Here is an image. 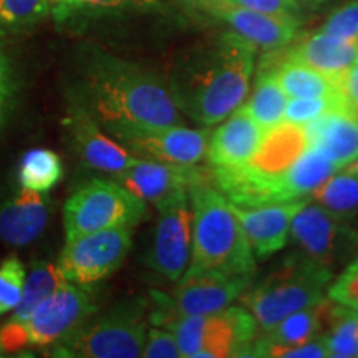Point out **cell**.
I'll list each match as a JSON object with an SVG mask.
<instances>
[{"label":"cell","mask_w":358,"mask_h":358,"mask_svg":"<svg viewBox=\"0 0 358 358\" xmlns=\"http://www.w3.org/2000/svg\"><path fill=\"white\" fill-rule=\"evenodd\" d=\"M73 108L110 134L120 129L181 124L168 83L140 65L111 57L93 58L75 87Z\"/></svg>","instance_id":"cell-1"},{"label":"cell","mask_w":358,"mask_h":358,"mask_svg":"<svg viewBox=\"0 0 358 358\" xmlns=\"http://www.w3.org/2000/svg\"><path fill=\"white\" fill-rule=\"evenodd\" d=\"M256 50L229 30L187 60L168 83L179 111L201 127H214L234 113L249 95Z\"/></svg>","instance_id":"cell-2"},{"label":"cell","mask_w":358,"mask_h":358,"mask_svg":"<svg viewBox=\"0 0 358 358\" xmlns=\"http://www.w3.org/2000/svg\"><path fill=\"white\" fill-rule=\"evenodd\" d=\"M192 213L191 271H216L232 275H256L257 257L231 209L229 199L203 174L189 186Z\"/></svg>","instance_id":"cell-3"},{"label":"cell","mask_w":358,"mask_h":358,"mask_svg":"<svg viewBox=\"0 0 358 358\" xmlns=\"http://www.w3.org/2000/svg\"><path fill=\"white\" fill-rule=\"evenodd\" d=\"M332 280V268L294 250L262 280H252L241 301L256 319L259 332H266L290 313L322 301Z\"/></svg>","instance_id":"cell-4"},{"label":"cell","mask_w":358,"mask_h":358,"mask_svg":"<svg viewBox=\"0 0 358 358\" xmlns=\"http://www.w3.org/2000/svg\"><path fill=\"white\" fill-rule=\"evenodd\" d=\"M92 285L66 284L38 303L25 319L0 327V353L57 345L96 312Z\"/></svg>","instance_id":"cell-5"},{"label":"cell","mask_w":358,"mask_h":358,"mask_svg":"<svg viewBox=\"0 0 358 358\" xmlns=\"http://www.w3.org/2000/svg\"><path fill=\"white\" fill-rule=\"evenodd\" d=\"M145 301L115 306L90 319L69 337L52 347L53 357L66 358H138L146 340Z\"/></svg>","instance_id":"cell-6"},{"label":"cell","mask_w":358,"mask_h":358,"mask_svg":"<svg viewBox=\"0 0 358 358\" xmlns=\"http://www.w3.org/2000/svg\"><path fill=\"white\" fill-rule=\"evenodd\" d=\"M176 335L182 358L250 357L259 325L245 307L186 315L164 327Z\"/></svg>","instance_id":"cell-7"},{"label":"cell","mask_w":358,"mask_h":358,"mask_svg":"<svg viewBox=\"0 0 358 358\" xmlns=\"http://www.w3.org/2000/svg\"><path fill=\"white\" fill-rule=\"evenodd\" d=\"M148 217V203L118 181L93 179L66 199L64 229L66 239L88 232L129 227Z\"/></svg>","instance_id":"cell-8"},{"label":"cell","mask_w":358,"mask_h":358,"mask_svg":"<svg viewBox=\"0 0 358 358\" xmlns=\"http://www.w3.org/2000/svg\"><path fill=\"white\" fill-rule=\"evenodd\" d=\"M252 280L254 275L186 268L171 295L153 294L155 307L151 310V322L158 327H166L179 317L222 310L232 306L236 299H241Z\"/></svg>","instance_id":"cell-9"},{"label":"cell","mask_w":358,"mask_h":358,"mask_svg":"<svg viewBox=\"0 0 358 358\" xmlns=\"http://www.w3.org/2000/svg\"><path fill=\"white\" fill-rule=\"evenodd\" d=\"M129 227L88 232L66 239L57 266L66 282L95 285L123 266L131 248Z\"/></svg>","instance_id":"cell-10"},{"label":"cell","mask_w":358,"mask_h":358,"mask_svg":"<svg viewBox=\"0 0 358 358\" xmlns=\"http://www.w3.org/2000/svg\"><path fill=\"white\" fill-rule=\"evenodd\" d=\"M289 236L297 252L332 271L358 248V232L345 217L327 211L312 199L294 217Z\"/></svg>","instance_id":"cell-11"},{"label":"cell","mask_w":358,"mask_h":358,"mask_svg":"<svg viewBox=\"0 0 358 358\" xmlns=\"http://www.w3.org/2000/svg\"><path fill=\"white\" fill-rule=\"evenodd\" d=\"M156 209L159 217L145 262L158 275L169 282H178L191 261L192 213L189 192H182Z\"/></svg>","instance_id":"cell-12"},{"label":"cell","mask_w":358,"mask_h":358,"mask_svg":"<svg viewBox=\"0 0 358 358\" xmlns=\"http://www.w3.org/2000/svg\"><path fill=\"white\" fill-rule=\"evenodd\" d=\"M209 134V129L173 124L159 128L120 129L111 133V136L136 158L191 168L206 158Z\"/></svg>","instance_id":"cell-13"},{"label":"cell","mask_w":358,"mask_h":358,"mask_svg":"<svg viewBox=\"0 0 358 358\" xmlns=\"http://www.w3.org/2000/svg\"><path fill=\"white\" fill-rule=\"evenodd\" d=\"M310 199L303 198L262 206H239L229 201V204L256 257L266 259L285 248L294 217Z\"/></svg>","instance_id":"cell-14"},{"label":"cell","mask_w":358,"mask_h":358,"mask_svg":"<svg viewBox=\"0 0 358 358\" xmlns=\"http://www.w3.org/2000/svg\"><path fill=\"white\" fill-rule=\"evenodd\" d=\"M199 7L229 25L232 32L262 50H279L297 37L301 20L292 17L272 15L252 8L231 6L224 2H204Z\"/></svg>","instance_id":"cell-15"},{"label":"cell","mask_w":358,"mask_h":358,"mask_svg":"<svg viewBox=\"0 0 358 358\" xmlns=\"http://www.w3.org/2000/svg\"><path fill=\"white\" fill-rule=\"evenodd\" d=\"M203 174L204 171L196 166H176L161 161L138 158L136 163L113 178L148 204L159 208L166 201L187 192L192 182Z\"/></svg>","instance_id":"cell-16"},{"label":"cell","mask_w":358,"mask_h":358,"mask_svg":"<svg viewBox=\"0 0 358 358\" xmlns=\"http://www.w3.org/2000/svg\"><path fill=\"white\" fill-rule=\"evenodd\" d=\"M71 143L85 166L116 176L138 161L134 155L113 136H108L95 120L82 110L73 108L66 118Z\"/></svg>","instance_id":"cell-17"},{"label":"cell","mask_w":358,"mask_h":358,"mask_svg":"<svg viewBox=\"0 0 358 358\" xmlns=\"http://www.w3.org/2000/svg\"><path fill=\"white\" fill-rule=\"evenodd\" d=\"M264 134L266 129L243 106H239L209 134L208 150H206L209 168L243 166L259 150Z\"/></svg>","instance_id":"cell-18"},{"label":"cell","mask_w":358,"mask_h":358,"mask_svg":"<svg viewBox=\"0 0 358 358\" xmlns=\"http://www.w3.org/2000/svg\"><path fill=\"white\" fill-rule=\"evenodd\" d=\"M50 216L47 192L22 187L0 206V239L8 245L32 244L45 231Z\"/></svg>","instance_id":"cell-19"},{"label":"cell","mask_w":358,"mask_h":358,"mask_svg":"<svg viewBox=\"0 0 358 358\" xmlns=\"http://www.w3.org/2000/svg\"><path fill=\"white\" fill-rule=\"evenodd\" d=\"M310 148L320 151L338 169L358 158V118L347 111H335L306 124Z\"/></svg>","instance_id":"cell-20"},{"label":"cell","mask_w":358,"mask_h":358,"mask_svg":"<svg viewBox=\"0 0 358 358\" xmlns=\"http://www.w3.org/2000/svg\"><path fill=\"white\" fill-rule=\"evenodd\" d=\"M284 55L340 80L347 70L358 64V42L338 38L319 30L302 38L284 52Z\"/></svg>","instance_id":"cell-21"},{"label":"cell","mask_w":358,"mask_h":358,"mask_svg":"<svg viewBox=\"0 0 358 358\" xmlns=\"http://www.w3.org/2000/svg\"><path fill=\"white\" fill-rule=\"evenodd\" d=\"M337 302L325 295L322 301L313 303L310 307L302 308L282 319L279 324L259 332L257 342L268 343V345H299V343L308 342V340L325 334L330 322L334 319Z\"/></svg>","instance_id":"cell-22"},{"label":"cell","mask_w":358,"mask_h":358,"mask_svg":"<svg viewBox=\"0 0 358 358\" xmlns=\"http://www.w3.org/2000/svg\"><path fill=\"white\" fill-rule=\"evenodd\" d=\"M259 70H267L274 75L277 82L289 98H322L340 95L338 78L330 77L313 66L292 60L282 53L280 60H267Z\"/></svg>","instance_id":"cell-23"},{"label":"cell","mask_w":358,"mask_h":358,"mask_svg":"<svg viewBox=\"0 0 358 358\" xmlns=\"http://www.w3.org/2000/svg\"><path fill=\"white\" fill-rule=\"evenodd\" d=\"M287 101L289 96L285 95L274 75L267 70H259L252 93L241 106L267 131L284 122Z\"/></svg>","instance_id":"cell-24"},{"label":"cell","mask_w":358,"mask_h":358,"mask_svg":"<svg viewBox=\"0 0 358 358\" xmlns=\"http://www.w3.org/2000/svg\"><path fill=\"white\" fill-rule=\"evenodd\" d=\"M64 176L62 159L55 151L35 148L22 156L19 164V182L22 187L37 192H48Z\"/></svg>","instance_id":"cell-25"},{"label":"cell","mask_w":358,"mask_h":358,"mask_svg":"<svg viewBox=\"0 0 358 358\" xmlns=\"http://www.w3.org/2000/svg\"><path fill=\"white\" fill-rule=\"evenodd\" d=\"M312 201L340 217L358 214V178L345 168L338 169L312 192Z\"/></svg>","instance_id":"cell-26"},{"label":"cell","mask_w":358,"mask_h":358,"mask_svg":"<svg viewBox=\"0 0 358 358\" xmlns=\"http://www.w3.org/2000/svg\"><path fill=\"white\" fill-rule=\"evenodd\" d=\"M66 284L69 282L62 275L57 264L35 262L27 274L24 294H22L19 306L13 310L10 320L25 319L38 303H42L45 299L50 297L52 294H55Z\"/></svg>","instance_id":"cell-27"},{"label":"cell","mask_w":358,"mask_h":358,"mask_svg":"<svg viewBox=\"0 0 358 358\" xmlns=\"http://www.w3.org/2000/svg\"><path fill=\"white\" fill-rule=\"evenodd\" d=\"M324 338L330 358H358V313L337 303Z\"/></svg>","instance_id":"cell-28"},{"label":"cell","mask_w":358,"mask_h":358,"mask_svg":"<svg viewBox=\"0 0 358 358\" xmlns=\"http://www.w3.org/2000/svg\"><path fill=\"white\" fill-rule=\"evenodd\" d=\"M335 111H347L342 95L322 98H289L284 120L306 127V124L315 122V120L325 115L335 113Z\"/></svg>","instance_id":"cell-29"},{"label":"cell","mask_w":358,"mask_h":358,"mask_svg":"<svg viewBox=\"0 0 358 358\" xmlns=\"http://www.w3.org/2000/svg\"><path fill=\"white\" fill-rule=\"evenodd\" d=\"M27 272L17 254H10L0 262V317L15 310L24 294Z\"/></svg>","instance_id":"cell-30"},{"label":"cell","mask_w":358,"mask_h":358,"mask_svg":"<svg viewBox=\"0 0 358 358\" xmlns=\"http://www.w3.org/2000/svg\"><path fill=\"white\" fill-rule=\"evenodd\" d=\"M47 0H0V32L3 29H24L48 12Z\"/></svg>","instance_id":"cell-31"},{"label":"cell","mask_w":358,"mask_h":358,"mask_svg":"<svg viewBox=\"0 0 358 358\" xmlns=\"http://www.w3.org/2000/svg\"><path fill=\"white\" fill-rule=\"evenodd\" d=\"M320 32L358 42V0H350L330 13Z\"/></svg>","instance_id":"cell-32"},{"label":"cell","mask_w":358,"mask_h":358,"mask_svg":"<svg viewBox=\"0 0 358 358\" xmlns=\"http://www.w3.org/2000/svg\"><path fill=\"white\" fill-rule=\"evenodd\" d=\"M327 297L340 306L353 308L358 303V257L327 289Z\"/></svg>","instance_id":"cell-33"},{"label":"cell","mask_w":358,"mask_h":358,"mask_svg":"<svg viewBox=\"0 0 358 358\" xmlns=\"http://www.w3.org/2000/svg\"><path fill=\"white\" fill-rule=\"evenodd\" d=\"M145 358H182L178 338L169 329L151 327L146 332L143 355Z\"/></svg>","instance_id":"cell-34"},{"label":"cell","mask_w":358,"mask_h":358,"mask_svg":"<svg viewBox=\"0 0 358 358\" xmlns=\"http://www.w3.org/2000/svg\"><path fill=\"white\" fill-rule=\"evenodd\" d=\"M194 2L198 6L204 2H224L237 7L252 8L257 12L272 13V15L292 17V19H299V13H301L299 0H194Z\"/></svg>","instance_id":"cell-35"},{"label":"cell","mask_w":358,"mask_h":358,"mask_svg":"<svg viewBox=\"0 0 358 358\" xmlns=\"http://www.w3.org/2000/svg\"><path fill=\"white\" fill-rule=\"evenodd\" d=\"M48 6H55L65 13L70 8H122V7H151L156 0H47Z\"/></svg>","instance_id":"cell-36"},{"label":"cell","mask_w":358,"mask_h":358,"mask_svg":"<svg viewBox=\"0 0 358 358\" xmlns=\"http://www.w3.org/2000/svg\"><path fill=\"white\" fill-rule=\"evenodd\" d=\"M13 92H15V85H13L10 64L7 57L0 52V127L6 123L7 115L10 113Z\"/></svg>","instance_id":"cell-37"},{"label":"cell","mask_w":358,"mask_h":358,"mask_svg":"<svg viewBox=\"0 0 358 358\" xmlns=\"http://www.w3.org/2000/svg\"><path fill=\"white\" fill-rule=\"evenodd\" d=\"M340 95L345 101L347 113L358 118V64L347 70L338 80Z\"/></svg>","instance_id":"cell-38"},{"label":"cell","mask_w":358,"mask_h":358,"mask_svg":"<svg viewBox=\"0 0 358 358\" xmlns=\"http://www.w3.org/2000/svg\"><path fill=\"white\" fill-rule=\"evenodd\" d=\"M345 169H347V171H350L352 174H355V176L358 178V158H357L355 161H353V163L348 164V166H347Z\"/></svg>","instance_id":"cell-39"},{"label":"cell","mask_w":358,"mask_h":358,"mask_svg":"<svg viewBox=\"0 0 358 358\" xmlns=\"http://www.w3.org/2000/svg\"><path fill=\"white\" fill-rule=\"evenodd\" d=\"M306 2H310V3H320V2H324V0H306Z\"/></svg>","instance_id":"cell-40"},{"label":"cell","mask_w":358,"mask_h":358,"mask_svg":"<svg viewBox=\"0 0 358 358\" xmlns=\"http://www.w3.org/2000/svg\"><path fill=\"white\" fill-rule=\"evenodd\" d=\"M352 310H355V312L358 313V303H357V306H355V307H353V308H352Z\"/></svg>","instance_id":"cell-41"}]
</instances>
